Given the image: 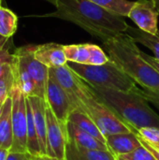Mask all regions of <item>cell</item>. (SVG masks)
Masks as SVG:
<instances>
[{"label":"cell","instance_id":"obj_19","mask_svg":"<svg viewBox=\"0 0 159 160\" xmlns=\"http://www.w3.org/2000/svg\"><path fill=\"white\" fill-rule=\"evenodd\" d=\"M13 143L12 128V99L7 98L2 108L0 116V148L10 151Z\"/></svg>","mask_w":159,"mask_h":160},{"label":"cell","instance_id":"obj_20","mask_svg":"<svg viewBox=\"0 0 159 160\" xmlns=\"http://www.w3.org/2000/svg\"><path fill=\"white\" fill-rule=\"evenodd\" d=\"M67 121L74 124L75 126L82 129L83 131L89 133L90 135L99 140L100 142L106 143V138L102 134L98 127L96 125L93 119L82 109H74L70 112L67 118Z\"/></svg>","mask_w":159,"mask_h":160},{"label":"cell","instance_id":"obj_28","mask_svg":"<svg viewBox=\"0 0 159 160\" xmlns=\"http://www.w3.org/2000/svg\"><path fill=\"white\" fill-rule=\"evenodd\" d=\"M127 160H157L144 146L141 145L130 154L120 156Z\"/></svg>","mask_w":159,"mask_h":160},{"label":"cell","instance_id":"obj_29","mask_svg":"<svg viewBox=\"0 0 159 160\" xmlns=\"http://www.w3.org/2000/svg\"><path fill=\"white\" fill-rule=\"evenodd\" d=\"M140 93L147 99V101L153 104L159 111V91H152L143 88H140Z\"/></svg>","mask_w":159,"mask_h":160},{"label":"cell","instance_id":"obj_31","mask_svg":"<svg viewBox=\"0 0 159 160\" xmlns=\"http://www.w3.org/2000/svg\"><path fill=\"white\" fill-rule=\"evenodd\" d=\"M142 55L143 56V58L147 61V62H149L157 71L159 72V61L156 58V57H153V56H150V55H148V54H146L145 52H142Z\"/></svg>","mask_w":159,"mask_h":160},{"label":"cell","instance_id":"obj_12","mask_svg":"<svg viewBox=\"0 0 159 160\" xmlns=\"http://www.w3.org/2000/svg\"><path fill=\"white\" fill-rule=\"evenodd\" d=\"M64 51L68 62L83 65H102L110 60L105 51L96 44L64 45Z\"/></svg>","mask_w":159,"mask_h":160},{"label":"cell","instance_id":"obj_8","mask_svg":"<svg viewBox=\"0 0 159 160\" xmlns=\"http://www.w3.org/2000/svg\"><path fill=\"white\" fill-rule=\"evenodd\" d=\"M47 118V156L65 160L67 145L66 124L61 123L50 107H46Z\"/></svg>","mask_w":159,"mask_h":160},{"label":"cell","instance_id":"obj_23","mask_svg":"<svg viewBox=\"0 0 159 160\" xmlns=\"http://www.w3.org/2000/svg\"><path fill=\"white\" fill-rule=\"evenodd\" d=\"M18 17L10 9L0 6V35L12 38L17 31Z\"/></svg>","mask_w":159,"mask_h":160},{"label":"cell","instance_id":"obj_1","mask_svg":"<svg viewBox=\"0 0 159 160\" xmlns=\"http://www.w3.org/2000/svg\"><path fill=\"white\" fill-rule=\"evenodd\" d=\"M55 8V11L37 17H52L70 22L102 42L125 33L128 27L122 16L90 0H56Z\"/></svg>","mask_w":159,"mask_h":160},{"label":"cell","instance_id":"obj_26","mask_svg":"<svg viewBox=\"0 0 159 160\" xmlns=\"http://www.w3.org/2000/svg\"><path fill=\"white\" fill-rule=\"evenodd\" d=\"M11 47H7L0 51V77L12 71L14 52H10Z\"/></svg>","mask_w":159,"mask_h":160},{"label":"cell","instance_id":"obj_37","mask_svg":"<svg viewBox=\"0 0 159 160\" xmlns=\"http://www.w3.org/2000/svg\"><path fill=\"white\" fill-rule=\"evenodd\" d=\"M155 2L157 4V10H158L159 12V0H155Z\"/></svg>","mask_w":159,"mask_h":160},{"label":"cell","instance_id":"obj_35","mask_svg":"<svg viewBox=\"0 0 159 160\" xmlns=\"http://www.w3.org/2000/svg\"><path fill=\"white\" fill-rule=\"evenodd\" d=\"M45 1H47V2H49V3H51V4H52V5H56V0H45Z\"/></svg>","mask_w":159,"mask_h":160},{"label":"cell","instance_id":"obj_27","mask_svg":"<svg viewBox=\"0 0 159 160\" xmlns=\"http://www.w3.org/2000/svg\"><path fill=\"white\" fill-rule=\"evenodd\" d=\"M137 133L146 142L153 144H159V128H155V127L143 128L138 130Z\"/></svg>","mask_w":159,"mask_h":160},{"label":"cell","instance_id":"obj_11","mask_svg":"<svg viewBox=\"0 0 159 160\" xmlns=\"http://www.w3.org/2000/svg\"><path fill=\"white\" fill-rule=\"evenodd\" d=\"M159 12L155 0H138L134 3L129 14V17L141 30L157 35Z\"/></svg>","mask_w":159,"mask_h":160},{"label":"cell","instance_id":"obj_6","mask_svg":"<svg viewBox=\"0 0 159 160\" xmlns=\"http://www.w3.org/2000/svg\"><path fill=\"white\" fill-rule=\"evenodd\" d=\"M10 98L12 99V128L13 143L10 152H27V111L26 97L14 84Z\"/></svg>","mask_w":159,"mask_h":160},{"label":"cell","instance_id":"obj_17","mask_svg":"<svg viewBox=\"0 0 159 160\" xmlns=\"http://www.w3.org/2000/svg\"><path fill=\"white\" fill-rule=\"evenodd\" d=\"M12 72L14 77V83L17 85L25 97H37V87L28 73L22 59L14 52V60L12 64Z\"/></svg>","mask_w":159,"mask_h":160},{"label":"cell","instance_id":"obj_2","mask_svg":"<svg viewBox=\"0 0 159 160\" xmlns=\"http://www.w3.org/2000/svg\"><path fill=\"white\" fill-rule=\"evenodd\" d=\"M109 57L143 89L159 91V72L142 55L136 41L127 33L102 42Z\"/></svg>","mask_w":159,"mask_h":160},{"label":"cell","instance_id":"obj_22","mask_svg":"<svg viewBox=\"0 0 159 160\" xmlns=\"http://www.w3.org/2000/svg\"><path fill=\"white\" fill-rule=\"evenodd\" d=\"M26 111H27V152L33 157L42 156L38 142V137L33 117V112L28 98H26Z\"/></svg>","mask_w":159,"mask_h":160},{"label":"cell","instance_id":"obj_39","mask_svg":"<svg viewBox=\"0 0 159 160\" xmlns=\"http://www.w3.org/2000/svg\"><path fill=\"white\" fill-rule=\"evenodd\" d=\"M1 4H2V0H0V6H1Z\"/></svg>","mask_w":159,"mask_h":160},{"label":"cell","instance_id":"obj_32","mask_svg":"<svg viewBox=\"0 0 159 160\" xmlns=\"http://www.w3.org/2000/svg\"><path fill=\"white\" fill-rule=\"evenodd\" d=\"M12 45H13L12 38H5L0 35V51H2L4 48L11 47Z\"/></svg>","mask_w":159,"mask_h":160},{"label":"cell","instance_id":"obj_9","mask_svg":"<svg viewBox=\"0 0 159 160\" xmlns=\"http://www.w3.org/2000/svg\"><path fill=\"white\" fill-rule=\"evenodd\" d=\"M35 45H26L20 47L14 51V52L22 59L28 73L34 81L37 97L45 99L46 87L49 80V68L37 60L34 56Z\"/></svg>","mask_w":159,"mask_h":160},{"label":"cell","instance_id":"obj_4","mask_svg":"<svg viewBox=\"0 0 159 160\" xmlns=\"http://www.w3.org/2000/svg\"><path fill=\"white\" fill-rule=\"evenodd\" d=\"M67 66L93 87H102L124 92L137 90V83L111 59L102 65H83L68 62Z\"/></svg>","mask_w":159,"mask_h":160},{"label":"cell","instance_id":"obj_25","mask_svg":"<svg viewBox=\"0 0 159 160\" xmlns=\"http://www.w3.org/2000/svg\"><path fill=\"white\" fill-rule=\"evenodd\" d=\"M14 84L12 71L0 77V102H4L7 98L10 97V92Z\"/></svg>","mask_w":159,"mask_h":160},{"label":"cell","instance_id":"obj_15","mask_svg":"<svg viewBox=\"0 0 159 160\" xmlns=\"http://www.w3.org/2000/svg\"><path fill=\"white\" fill-rule=\"evenodd\" d=\"M106 144L109 151L116 158L130 154L142 145L137 131L117 133L106 137Z\"/></svg>","mask_w":159,"mask_h":160},{"label":"cell","instance_id":"obj_18","mask_svg":"<svg viewBox=\"0 0 159 160\" xmlns=\"http://www.w3.org/2000/svg\"><path fill=\"white\" fill-rule=\"evenodd\" d=\"M65 160H118L109 150L85 149L67 141Z\"/></svg>","mask_w":159,"mask_h":160},{"label":"cell","instance_id":"obj_13","mask_svg":"<svg viewBox=\"0 0 159 160\" xmlns=\"http://www.w3.org/2000/svg\"><path fill=\"white\" fill-rule=\"evenodd\" d=\"M34 56L49 68H58L67 63L64 45L54 42L36 45L34 47Z\"/></svg>","mask_w":159,"mask_h":160},{"label":"cell","instance_id":"obj_14","mask_svg":"<svg viewBox=\"0 0 159 160\" xmlns=\"http://www.w3.org/2000/svg\"><path fill=\"white\" fill-rule=\"evenodd\" d=\"M31 105L35 126L38 137V142L42 156H47V118H46V100L37 97H26Z\"/></svg>","mask_w":159,"mask_h":160},{"label":"cell","instance_id":"obj_33","mask_svg":"<svg viewBox=\"0 0 159 160\" xmlns=\"http://www.w3.org/2000/svg\"><path fill=\"white\" fill-rule=\"evenodd\" d=\"M31 160H62L55 158H52L49 156H38V157H33Z\"/></svg>","mask_w":159,"mask_h":160},{"label":"cell","instance_id":"obj_3","mask_svg":"<svg viewBox=\"0 0 159 160\" xmlns=\"http://www.w3.org/2000/svg\"><path fill=\"white\" fill-rule=\"evenodd\" d=\"M95 94L110 106L133 130L143 128H159V114L149 105L147 99L140 93V88L131 92L93 87Z\"/></svg>","mask_w":159,"mask_h":160},{"label":"cell","instance_id":"obj_7","mask_svg":"<svg viewBox=\"0 0 159 160\" xmlns=\"http://www.w3.org/2000/svg\"><path fill=\"white\" fill-rule=\"evenodd\" d=\"M49 75L67 92L73 103L74 109H81V100L86 94L89 84L81 79L67 64L58 68H49Z\"/></svg>","mask_w":159,"mask_h":160},{"label":"cell","instance_id":"obj_24","mask_svg":"<svg viewBox=\"0 0 159 160\" xmlns=\"http://www.w3.org/2000/svg\"><path fill=\"white\" fill-rule=\"evenodd\" d=\"M90 1L122 17L128 16L135 3L129 0H90Z\"/></svg>","mask_w":159,"mask_h":160},{"label":"cell","instance_id":"obj_10","mask_svg":"<svg viewBox=\"0 0 159 160\" xmlns=\"http://www.w3.org/2000/svg\"><path fill=\"white\" fill-rule=\"evenodd\" d=\"M45 100L55 117L63 124H67L70 112L74 110L73 103L62 86L49 75L46 87Z\"/></svg>","mask_w":159,"mask_h":160},{"label":"cell","instance_id":"obj_21","mask_svg":"<svg viewBox=\"0 0 159 160\" xmlns=\"http://www.w3.org/2000/svg\"><path fill=\"white\" fill-rule=\"evenodd\" d=\"M125 33L130 36L136 42H139L150 49L154 52L155 57L159 61V33L157 35H152L141 30L138 27H133L130 25H128Z\"/></svg>","mask_w":159,"mask_h":160},{"label":"cell","instance_id":"obj_34","mask_svg":"<svg viewBox=\"0 0 159 160\" xmlns=\"http://www.w3.org/2000/svg\"><path fill=\"white\" fill-rule=\"evenodd\" d=\"M9 151L4 148H0V160H7Z\"/></svg>","mask_w":159,"mask_h":160},{"label":"cell","instance_id":"obj_30","mask_svg":"<svg viewBox=\"0 0 159 160\" xmlns=\"http://www.w3.org/2000/svg\"><path fill=\"white\" fill-rule=\"evenodd\" d=\"M33 156H31L28 152L25 153H18V152H10L7 158V160H31Z\"/></svg>","mask_w":159,"mask_h":160},{"label":"cell","instance_id":"obj_16","mask_svg":"<svg viewBox=\"0 0 159 160\" xmlns=\"http://www.w3.org/2000/svg\"><path fill=\"white\" fill-rule=\"evenodd\" d=\"M66 129L67 141L71 142L79 147L94 150H109L105 142H100L99 140L96 139L89 133L83 131L68 121L66 124Z\"/></svg>","mask_w":159,"mask_h":160},{"label":"cell","instance_id":"obj_38","mask_svg":"<svg viewBox=\"0 0 159 160\" xmlns=\"http://www.w3.org/2000/svg\"><path fill=\"white\" fill-rule=\"evenodd\" d=\"M117 159L118 160H127V159H126V158H122V157H117Z\"/></svg>","mask_w":159,"mask_h":160},{"label":"cell","instance_id":"obj_36","mask_svg":"<svg viewBox=\"0 0 159 160\" xmlns=\"http://www.w3.org/2000/svg\"><path fill=\"white\" fill-rule=\"evenodd\" d=\"M4 102H5V101H4ZM4 102H0V116H1V113H2V108H3Z\"/></svg>","mask_w":159,"mask_h":160},{"label":"cell","instance_id":"obj_5","mask_svg":"<svg viewBox=\"0 0 159 160\" xmlns=\"http://www.w3.org/2000/svg\"><path fill=\"white\" fill-rule=\"evenodd\" d=\"M81 109L93 119L105 138L112 134L133 131L129 125L95 94L90 85L81 100Z\"/></svg>","mask_w":159,"mask_h":160}]
</instances>
